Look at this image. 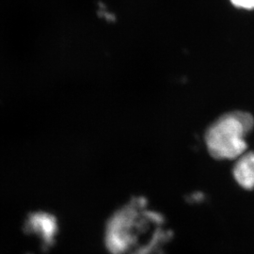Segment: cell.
Masks as SVG:
<instances>
[{
    "label": "cell",
    "mask_w": 254,
    "mask_h": 254,
    "mask_svg": "<svg viewBox=\"0 0 254 254\" xmlns=\"http://www.w3.org/2000/svg\"><path fill=\"white\" fill-rule=\"evenodd\" d=\"M158 224V218L150 210L130 202L109 218L105 231L106 246L111 254H143L153 244Z\"/></svg>",
    "instance_id": "6da1fadb"
},
{
    "label": "cell",
    "mask_w": 254,
    "mask_h": 254,
    "mask_svg": "<svg viewBox=\"0 0 254 254\" xmlns=\"http://www.w3.org/2000/svg\"><path fill=\"white\" fill-rule=\"evenodd\" d=\"M254 129V117L235 110L218 117L206 129L204 144L211 157L218 161H235L248 151L246 137Z\"/></svg>",
    "instance_id": "7a4b0ae2"
},
{
    "label": "cell",
    "mask_w": 254,
    "mask_h": 254,
    "mask_svg": "<svg viewBox=\"0 0 254 254\" xmlns=\"http://www.w3.org/2000/svg\"><path fill=\"white\" fill-rule=\"evenodd\" d=\"M233 166V178L244 190H254V151H247L236 159Z\"/></svg>",
    "instance_id": "3957f363"
},
{
    "label": "cell",
    "mask_w": 254,
    "mask_h": 254,
    "mask_svg": "<svg viewBox=\"0 0 254 254\" xmlns=\"http://www.w3.org/2000/svg\"><path fill=\"white\" fill-rule=\"evenodd\" d=\"M30 232L36 235L40 239L47 242L53 239L56 233V222L52 217L45 214L31 217L29 220Z\"/></svg>",
    "instance_id": "277c9868"
},
{
    "label": "cell",
    "mask_w": 254,
    "mask_h": 254,
    "mask_svg": "<svg viewBox=\"0 0 254 254\" xmlns=\"http://www.w3.org/2000/svg\"><path fill=\"white\" fill-rule=\"evenodd\" d=\"M230 2L237 9L254 10V0H230Z\"/></svg>",
    "instance_id": "5b68a950"
}]
</instances>
